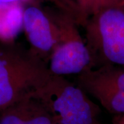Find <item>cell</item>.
<instances>
[{
    "label": "cell",
    "instance_id": "obj_3",
    "mask_svg": "<svg viewBox=\"0 0 124 124\" xmlns=\"http://www.w3.org/2000/svg\"><path fill=\"white\" fill-rule=\"evenodd\" d=\"M50 112L55 124H99L100 109L76 82L51 73L33 93Z\"/></svg>",
    "mask_w": 124,
    "mask_h": 124
},
{
    "label": "cell",
    "instance_id": "obj_6",
    "mask_svg": "<svg viewBox=\"0 0 124 124\" xmlns=\"http://www.w3.org/2000/svg\"><path fill=\"white\" fill-rule=\"evenodd\" d=\"M23 30L29 48L48 63L59 37L56 18L50 17L38 7L29 6L23 9Z\"/></svg>",
    "mask_w": 124,
    "mask_h": 124
},
{
    "label": "cell",
    "instance_id": "obj_10",
    "mask_svg": "<svg viewBox=\"0 0 124 124\" xmlns=\"http://www.w3.org/2000/svg\"><path fill=\"white\" fill-rule=\"evenodd\" d=\"M16 2H19V0H0V3L4 4H10Z\"/></svg>",
    "mask_w": 124,
    "mask_h": 124
},
{
    "label": "cell",
    "instance_id": "obj_1",
    "mask_svg": "<svg viewBox=\"0 0 124 124\" xmlns=\"http://www.w3.org/2000/svg\"><path fill=\"white\" fill-rule=\"evenodd\" d=\"M48 63L30 48L13 41L0 43V111L32 94L50 77Z\"/></svg>",
    "mask_w": 124,
    "mask_h": 124
},
{
    "label": "cell",
    "instance_id": "obj_4",
    "mask_svg": "<svg viewBox=\"0 0 124 124\" xmlns=\"http://www.w3.org/2000/svg\"><path fill=\"white\" fill-rule=\"evenodd\" d=\"M55 18L59 37L49 57V70L56 75H78L92 66L84 36L80 33L79 26L67 14Z\"/></svg>",
    "mask_w": 124,
    "mask_h": 124
},
{
    "label": "cell",
    "instance_id": "obj_14",
    "mask_svg": "<svg viewBox=\"0 0 124 124\" xmlns=\"http://www.w3.org/2000/svg\"></svg>",
    "mask_w": 124,
    "mask_h": 124
},
{
    "label": "cell",
    "instance_id": "obj_9",
    "mask_svg": "<svg viewBox=\"0 0 124 124\" xmlns=\"http://www.w3.org/2000/svg\"><path fill=\"white\" fill-rule=\"evenodd\" d=\"M81 3V15H82V20H83V24L82 26L84 25L86 21L90 17L93 15L97 12L96 9L93 5L97 8V10L99 9L97 5L101 2L102 0H80ZM81 26V27H82Z\"/></svg>",
    "mask_w": 124,
    "mask_h": 124
},
{
    "label": "cell",
    "instance_id": "obj_11",
    "mask_svg": "<svg viewBox=\"0 0 124 124\" xmlns=\"http://www.w3.org/2000/svg\"><path fill=\"white\" fill-rule=\"evenodd\" d=\"M6 5L7 4H4L0 3V15H1V14L2 13V11H3L4 8V7L6 6Z\"/></svg>",
    "mask_w": 124,
    "mask_h": 124
},
{
    "label": "cell",
    "instance_id": "obj_7",
    "mask_svg": "<svg viewBox=\"0 0 124 124\" xmlns=\"http://www.w3.org/2000/svg\"><path fill=\"white\" fill-rule=\"evenodd\" d=\"M53 116L34 94L0 111V124H54Z\"/></svg>",
    "mask_w": 124,
    "mask_h": 124
},
{
    "label": "cell",
    "instance_id": "obj_8",
    "mask_svg": "<svg viewBox=\"0 0 124 124\" xmlns=\"http://www.w3.org/2000/svg\"><path fill=\"white\" fill-rule=\"evenodd\" d=\"M23 8L19 2L6 5L0 15V40L13 41L23 30Z\"/></svg>",
    "mask_w": 124,
    "mask_h": 124
},
{
    "label": "cell",
    "instance_id": "obj_5",
    "mask_svg": "<svg viewBox=\"0 0 124 124\" xmlns=\"http://www.w3.org/2000/svg\"><path fill=\"white\" fill-rule=\"evenodd\" d=\"M76 84L111 114L124 115V68L90 67L76 76Z\"/></svg>",
    "mask_w": 124,
    "mask_h": 124
},
{
    "label": "cell",
    "instance_id": "obj_13",
    "mask_svg": "<svg viewBox=\"0 0 124 124\" xmlns=\"http://www.w3.org/2000/svg\"><path fill=\"white\" fill-rule=\"evenodd\" d=\"M22 1H26V0H22Z\"/></svg>",
    "mask_w": 124,
    "mask_h": 124
},
{
    "label": "cell",
    "instance_id": "obj_2",
    "mask_svg": "<svg viewBox=\"0 0 124 124\" xmlns=\"http://www.w3.org/2000/svg\"><path fill=\"white\" fill-rule=\"evenodd\" d=\"M91 57V67L124 68V6H101L81 27Z\"/></svg>",
    "mask_w": 124,
    "mask_h": 124
},
{
    "label": "cell",
    "instance_id": "obj_12",
    "mask_svg": "<svg viewBox=\"0 0 124 124\" xmlns=\"http://www.w3.org/2000/svg\"><path fill=\"white\" fill-rule=\"evenodd\" d=\"M117 124H124V118L123 119L121 120V121L120 122H119V123H118Z\"/></svg>",
    "mask_w": 124,
    "mask_h": 124
}]
</instances>
